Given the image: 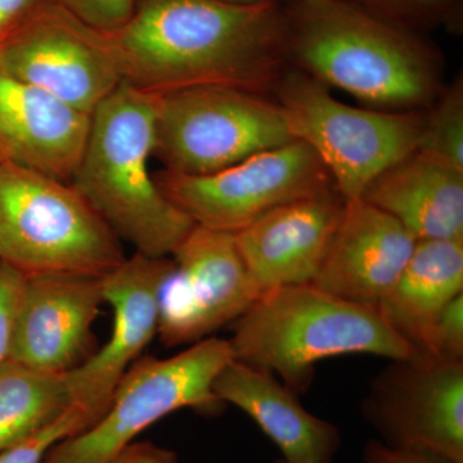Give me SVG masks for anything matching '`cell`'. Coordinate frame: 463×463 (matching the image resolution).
<instances>
[{
  "label": "cell",
  "mask_w": 463,
  "mask_h": 463,
  "mask_svg": "<svg viewBox=\"0 0 463 463\" xmlns=\"http://www.w3.org/2000/svg\"><path fill=\"white\" fill-rule=\"evenodd\" d=\"M0 160H2V158H0Z\"/></svg>",
  "instance_id": "d6a6232c"
},
{
  "label": "cell",
  "mask_w": 463,
  "mask_h": 463,
  "mask_svg": "<svg viewBox=\"0 0 463 463\" xmlns=\"http://www.w3.org/2000/svg\"><path fill=\"white\" fill-rule=\"evenodd\" d=\"M295 141L267 94L201 85L155 94V154L166 172L207 175Z\"/></svg>",
  "instance_id": "ba28073f"
},
{
  "label": "cell",
  "mask_w": 463,
  "mask_h": 463,
  "mask_svg": "<svg viewBox=\"0 0 463 463\" xmlns=\"http://www.w3.org/2000/svg\"><path fill=\"white\" fill-rule=\"evenodd\" d=\"M155 94L121 83L91 112L83 157L70 184L137 254L170 258L194 227L149 172Z\"/></svg>",
  "instance_id": "3957f363"
},
{
  "label": "cell",
  "mask_w": 463,
  "mask_h": 463,
  "mask_svg": "<svg viewBox=\"0 0 463 463\" xmlns=\"http://www.w3.org/2000/svg\"><path fill=\"white\" fill-rule=\"evenodd\" d=\"M216 397L248 414L288 461L334 459L341 435L334 423L319 419L298 394L274 374L242 362H230L214 381Z\"/></svg>",
  "instance_id": "ac0fdd59"
},
{
  "label": "cell",
  "mask_w": 463,
  "mask_h": 463,
  "mask_svg": "<svg viewBox=\"0 0 463 463\" xmlns=\"http://www.w3.org/2000/svg\"><path fill=\"white\" fill-rule=\"evenodd\" d=\"M109 463H179V459L173 450L151 441H133Z\"/></svg>",
  "instance_id": "f1b7e54d"
},
{
  "label": "cell",
  "mask_w": 463,
  "mask_h": 463,
  "mask_svg": "<svg viewBox=\"0 0 463 463\" xmlns=\"http://www.w3.org/2000/svg\"><path fill=\"white\" fill-rule=\"evenodd\" d=\"M155 179L166 199L194 224L233 234L279 207L336 191L319 157L298 141L207 175L165 170Z\"/></svg>",
  "instance_id": "9c48e42d"
},
{
  "label": "cell",
  "mask_w": 463,
  "mask_h": 463,
  "mask_svg": "<svg viewBox=\"0 0 463 463\" xmlns=\"http://www.w3.org/2000/svg\"><path fill=\"white\" fill-rule=\"evenodd\" d=\"M84 24L102 33H114L133 16L137 0H52Z\"/></svg>",
  "instance_id": "484cf974"
},
{
  "label": "cell",
  "mask_w": 463,
  "mask_h": 463,
  "mask_svg": "<svg viewBox=\"0 0 463 463\" xmlns=\"http://www.w3.org/2000/svg\"><path fill=\"white\" fill-rule=\"evenodd\" d=\"M233 359L230 341L214 336L170 358H139L121 379L102 416L56 444L43 463H109L167 414L184 408L221 413L224 403L216 397L214 381Z\"/></svg>",
  "instance_id": "52a82bcc"
},
{
  "label": "cell",
  "mask_w": 463,
  "mask_h": 463,
  "mask_svg": "<svg viewBox=\"0 0 463 463\" xmlns=\"http://www.w3.org/2000/svg\"><path fill=\"white\" fill-rule=\"evenodd\" d=\"M272 93L292 138L313 149L345 201L362 199L380 174L419 147L425 109L354 108L291 66Z\"/></svg>",
  "instance_id": "8992f818"
},
{
  "label": "cell",
  "mask_w": 463,
  "mask_h": 463,
  "mask_svg": "<svg viewBox=\"0 0 463 463\" xmlns=\"http://www.w3.org/2000/svg\"><path fill=\"white\" fill-rule=\"evenodd\" d=\"M228 341L236 361L276 374L295 394L309 389L317 364L332 356L392 361L414 352L377 310L332 297L312 283L264 291L233 322Z\"/></svg>",
  "instance_id": "277c9868"
},
{
  "label": "cell",
  "mask_w": 463,
  "mask_h": 463,
  "mask_svg": "<svg viewBox=\"0 0 463 463\" xmlns=\"http://www.w3.org/2000/svg\"><path fill=\"white\" fill-rule=\"evenodd\" d=\"M90 425V417L80 408L71 405L38 431L0 450V463H43L56 444Z\"/></svg>",
  "instance_id": "cb8c5ba5"
},
{
  "label": "cell",
  "mask_w": 463,
  "mask_h": 463,
  "mask_svg": "<svg viewBox=\"0 0 463 463\" xmlns=\"http://www.w3.org/2000/svg\"><path fill=\"white\" fill-rule=\"evenodd\" d=\"M36 0H0V33L17 20Z\"/></svg>",
  "instance_id": "f546056e"
},
{
  "label": "cell",
  "mask_w": 463,
  "mask_h": 463,
  "mask_svg": "<svg viewBox=\"0 0 463 463\" xmlns=\"http://www.w3.org/2000/svg\"><path fill=\"white\" fill-rule=\"evenodd\" d=\"M362 200L392 216L416 241L463 237V170L420 152L380 174Z\"/></svg>",
  "instance_id": "d6986e66"
},
{
  "label": "cell",
  "mask_w": 463,
  "mask_h": 463,
  "mask_svg": "<svg viewBox=\"0 0 463 463\" xmlns=\"http://www.w3.org/2000/svg\"><path fill=\"white\" fill-rule=\"evenodd\" d=\"M65 374L39 373L8 359L0 364V450L71 407Z\"/></svg>",
  "instance_id": "44dd1931"
},
{
  "label": "cell",
  "mask_w": 463,
  "mask_h": 463,
  "mask_svg": "<svg viewBox=\"0 0 463 463\" xmlns=\"http://www.w3.org/2000/svg\"><path fill=\"white\" fill-rule=\"evenodd\" d=\"M170 258L157 331L165 346L207 339L237 321L261 295L233 233L194 225Z\"/></svg>",
  "instance_id": "7c38bea8"
},
{
  "label": "cell",
  "mask_w": 463,
  "mask_h": 463,
  "mask_svg": "<svg viewBox=\"0 0 463 463\" xmlns=\"http://www.w3.org/2000/svg\"><path fill=\"white\" fill-rule=\"evenodd\" d=\"M288 66L383 111H423L443 90L439 52L421 33L347 0L285 3Z\"/></svg>",
  "instance_id": "7a4b0ae2"
},
{
  "label": "cell",
  "mask_w": 463,
  "mask_h": 463,
  "mask_svg": "<svg viewBox=\"0 0 463 463\" xmlns=\"http://www.w3.org/2000/svg\"><path fill=\"white\" fill-rule=\"evenodd\" d=\"M0 259L25 276L103 277L127 258L74 185L0 160Z\"/></svg>",
  "instance_id": "5b68a950"
},
{
  "label": "cell",
  "mask_w": 463,
  "mask_h": 463,
  "mask_svg": "<svg viewBox=\"0 0 463 463\" xmlns=\"http://www.w3.org/2000/svg\"><path fill=\"white\" fill-rule=\"evenodd\" d=\"M90 114L0 71V158L71 183L90 129Z\"/></svg>",
  "instance_id": "e0dca14e"
},
{
  "label": "cell",
  "mask_w": 463,
  "mask_h": 463,
  "mask_svg": "<svg viewBox=\"0 0 463 463\" xmlns=\"http://www.w3.org/2000/svg\"><path fill=\"white\" fill-rule=\"evenodd\" d=\"M108 35L123 81L147 93L224 85L268 94L288 67L281 0H142Z\"/></svg>",
  "instance_id": "6da1fadb"
},
{
  "label": "cell",
  "mask_w": 463,
  "mask_h": 463,
  "mask_svg": "<svg viewBox=\"0 0 463 463\" xmlns=\"http://www.w3.org/2000/svg\"><path fill=\"white\" fill-rule=\"evenodd\" d=\"M25 274L0 259V364L11 358L14 325Z\"/></svg>",
  "instance_id": "4316f807"
},
{
  "label": "cell",
  "mask_w": 463,
  "mask_h": 463,
  "mask_svg": "<svg viewBox=\"0 0 463 463\" xmlns=\"http://www.w3.org/2000/svg\"><path fill=\"white\" fill-rule=\"evenodd\" d=\"M383 20L413 32L462 27V0H347Z\"/></svg>",
  "instance_id": "603a6c76"
},
{
  "label": "cell",
  "mask_w": 463,
  "mask_h": 463,
  "mask_svg": "<svg viewBox=\"0 0 463 463\" xmlns=\"http://www.w3.org/2000/svg\"><path fill=\"white\" fill-rule=\"evenodd\" d=\"M274 463H334L332 459H309V461H288V459H276Z\"/></svg>",
  "instance_id": "4dcf8cb0"
},
{
  "label": "cell",
  "mask_w": 463,
  "mask_h": 463,
  "mask_svg": "<svg viewBox=\"0 0 463 463\" xmlns=\"http://www.w3.org/2000/svg\"><path fill=\"white\" fill-rule=\"evenodd\" d=\"M225 2L234 3V5H255V3L265 2V0H225Z\"/></svg>",
  "instance_id": "1f68e13d"
},
{
  "label": "cell",
  "mask_w": 463,
  "mask_h": 463,
  "mask_svg": "<svg viewBox=\"0 0 463 463\" xmlns=\"http://www.w3.org/2000/svg\"><path fill=\"white\" fill-rule=\"evenodd\" d=\"M364 463H453L443 457L410 449V448L390 447L381 440H370L364 446Z\"/></svg>",
  "instance_id": "83f0119b"
},
{
  "label": "cell",
  "mask_w": 463,
  "mask_h": 463,
  "mask_svg": "<svg viewBox=\"0 0 463 463\" xmlns=\"http://www.w3.org/2000/svg\"><path fill=\"white\" fill-rule=\"evenodd\" d=\"M462 294L463 237L417 241L377 313L417 350L441 310Z\"/></svg>",
  "instance_id": "ffe728a7"
},
{
  "label": "cell",
  "mask_w": 463,
  "mask_h": 463,
  "mask_svg": "<svg viewBox=\"0 0 463 463\" xmlns=\"http://www.w3.org/2000/svg\"><path fill=\"white\" fill-rule=\"evenodd\" d=\"M417 350L440 358L463 361V294L441 310L422 346Z\"/></svg>",
  "instance_id": "d4e9b609"
},
{
  "label": "cell",
  "mask_w": 463,
  "mask_h": 463,
  "mask_svg": "<svg viewBox=\"0 0 463 463\" xmlns=\"http://www.w3.org/2000/svg\"><path fill=\"white\" fill-rule=\"evenodd\" d=\"M172 269V258L136 254L102 277L103 298L114 312L111 336L65 374L71 404L91 423L102 416L127 371L157 336L161 289Z\"/></svg>",
  "instance_id": "4fadbf2b"
},
{
  "label": "cell",
  "mask_w": 463,
  "mask_h": 463,
  "mask_svg": "<svg viewBox=\"0 0 463 463\" xmlns=\"http://www.w3.org/2000/svg\"><path fill=\"white\" fill-rule=\"evenodd\" d=\"M381 441L463 463V361L414 350L376 374L362 403Z\"/></svg>",
  "instance_id": "8fae6325"
},
{
  "label": "cell",
  "mask_w": 463,
  "mask_h": 463,
  "mask_svg": "<svg viewBox=\"0 0 463 463\" xmlns=\"http://www.w3.org/2000/svg\"><path fill=\"white\" fill-rule=\"evenodd\" d=\"M102 303V277L25 276L9 359L39 373H71L93 355V325Z\"/></svg>",
  "instance_id": "5bb4252c"
},
{
  "label": "cell",
  "mask_w": 463,
  "mask_h": 463,
  "mask_svg": "<svg viewBox=\"0 0 463 463\" xmlns=\"http://www.w3.org/2000/svg\"><path fill=\"white\" fill-rule=\"evenodd\" d=\"M417 241L403 225L364 200H347L313 286L355 306L377 310Z\"/></svg>",
  "instance_id": "9a60e30c"
},
{
  "label": "cell",
  "mask_w": 463,
  "mask_h": 463,
  "mask_svg": "<svg viewBox=\"0 0 463 463\" xmlns=\"http://www.w3.org/2000/svg\"><path fill=\"white\" fill-rule=\"evenodd\" d=\"M0 71L90 114L121 83L109 35L52 0L0 33Z\"/></svg>",
  "instance_id": "30bf717a"
},
{
  "label": "cell",
  "mask_w": 463,
  "mask_h": 463,
  "mask_svg": "<svg viewBox=\"0 0 463 463\" xmlns=\"http://www.w3.org/2000/svg\"><path fill=\"white\" fill-rule=\"evenodd\" d=\"M417 152L463 170V81L457 79L443 87L425 109Z\"/></svg>",
  "instance_id": "7402d4cb"
},
{
  "label": "cell",
  "mask_w": 463,
  "mask_h": 463,
  "mask_svg": "<svg viewBox=\"0 0 463 463\" xmlns=\"http://www.w3.org/2000/svg\"><path fill=\"white\" fill-rule=\"evenodd\" d=\"M345 200L336 191L273 210L234 234L261 294L315 281L339 225Z\"/></svg>",
  "instance_id": "2e32d148"
}]
</instances>
